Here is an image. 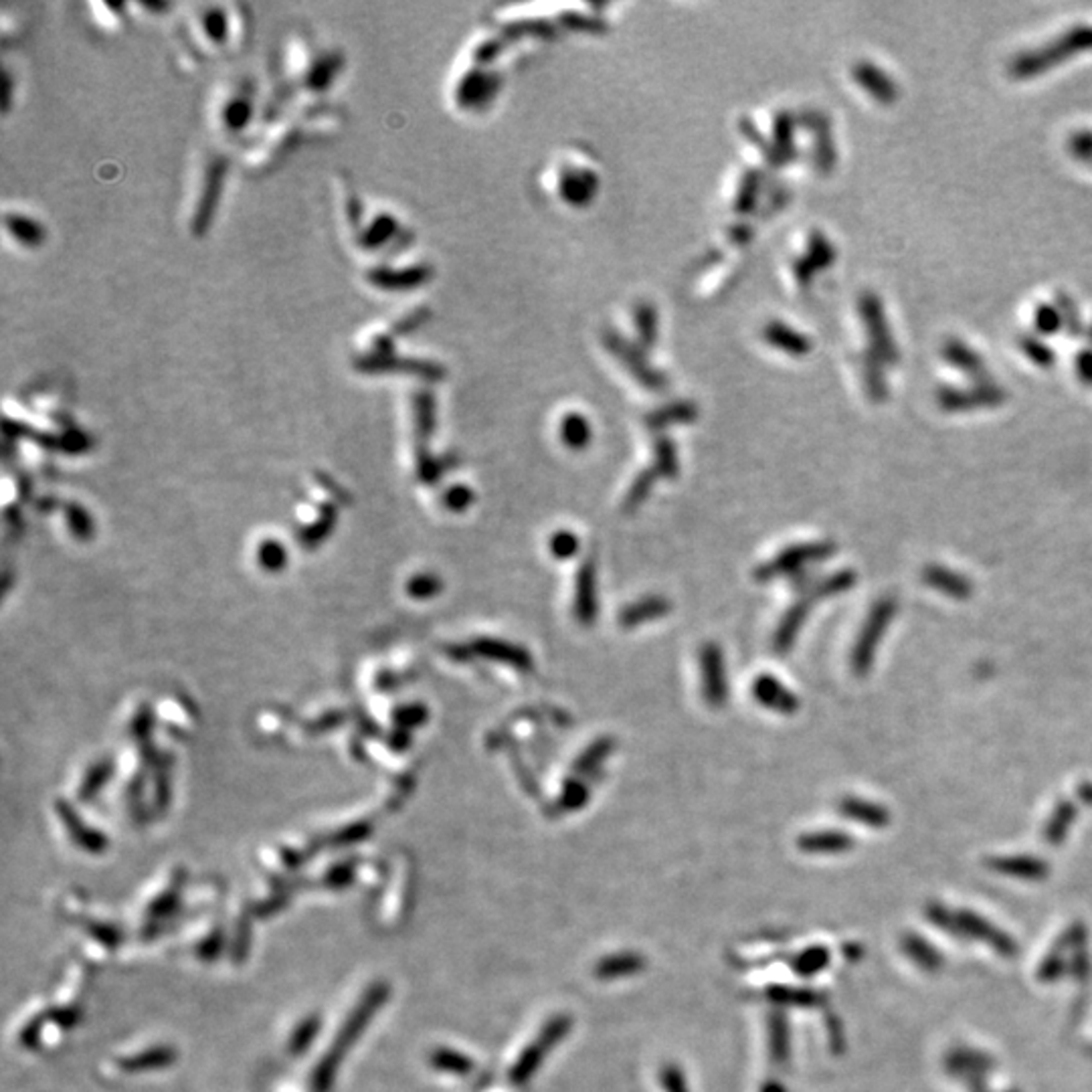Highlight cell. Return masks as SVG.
I'll return each mask as SVG.
<instances>
[{
  "mask_svg": "<svg viewBox=\"0 0 1092 1092\" xmlns=\"http://www.w3.org/2000/svg\"><path fill=\"white\" fill-rule=\"evenodd\" d=\"M1086 51H1092V25H1076L1052 41L1013 57L1009 73L1016 80H1028Z\"/></svg>",
  "mask_w": 1092,
  "mask_h": 1092,
  "instance_id": "6da1fadb",
  "label": "cell"
},
{
  "mask_svg": "<svg viewBox=\"0 0 1092 1092\" xmlns=\"http://www.w3.org/2000/svg\"><path fill=\"white\" fill-rule=\"evenodd\" d=\"M853 582H855L853 571H840V573H834L832 577H828L824 580H819L817 584H813L811 589H807L805 595L801 597V601L795 603L793 609L785 615L782 628H779L777 638H775V649L779 653H785L789 649L791 642L795 640V636L801 628V623L805 621V617H807V613H809V609L813 607L815 601L824 599V597H832V595H840V593L852 589Z\"/></svg>",
  "mask_w": 1092,
  "mask_h": 1092,
  "instance_id": "7a4b0ae2",
  "label": "cell"
},
{
  "mask_svg": "<svg viewBox=\"0 0 1092 1092\" xmlns=\"http://www.w3.org/2000/svg\"><path fill=\"white\" fill-rule=\"evenodd\" d=\"M896 611H899V601H896V597H892V595H884L872 605V609H870V613L864 621V626H862V632L853 644L852 657H850L852 672L855 676H866L870 672V668L874 664V657H876L878 644L882 642L884 632L892 623Z\"/></svg>",
  "mask_w": 1092,
  "mask_h": 1092,
  "instance_id": "3957f363",
  "label": "cell"
},
{
  "mask_svg": "<svg viewBox=\"0 0 1092 1092\" xmlns=\"http://www.w3.org/2000/svg\"><path fill=\"white\" fill-rule=\"evenodd\" d=\"M1007 399L1005 388H1001L993 378L984 382H973V386H943L937 393V401L943 411L965 413L975 409L999 407Z\"/></svg>",
  "mask_w": 1092,
  "mask_h": 1092,
  "instance_id": "277c9868",
  "label": "cell"
},
{
  "mask_svg": "<svg viewBox=\"0 0 1092 1092\" xmlns=\"http://www.w3.org/2000/svg\"><path fill=\"white\" fill-rule=\"evenodd\" d=\"M860 311L862 320L872 344V353L884 363V365H896L901 361V350L896 346L892 328L886 320L882 302L876 294H864L860 300Z\"/></svg>",
  "mask_w": 1092,
  "mask_h": 1092,
  "instance_id": "5b68a950",
  "label": "cell"
},
{
  "mask_svg": "<svg viewBox=\"0 0 1092 1092\" xmlns=\"http://www.w3.org/2000/svg\"><path fill=\"white\" fill-rule=\"evenodd\" d=\"M834 551H836V546L832 542H811V544L793 546V549L785 551L782 557L775 559L769 567H765L763 579H769V577H775V575L795 573L805 563H817V561H824V559L832 557Z\"/></svg>",
  "mask_w": 1092,
  "mask_h": 1092,
  "instance_id": "8992f818",
  "label": "cell"
},
{
  "mask_svg": "<svg viewBox=\"0 0 1092 1092\" xmlns=\"http://www.w3.org/2000/svg\"><path fill=\"white\" fill-rule=\"evenodd\" d=\"M943 359L955 367L957 371H961L963 375H967L973 382H984V380H991V375H990V369L986 365V361L982 359V355L978 353V350H973L969 344H965L963 340L959 338H949L943 346Z\"/></svg>",
  "mask_w": 1092,
  "mask_h": 1092,
  "instance_id": "52a82bcc",
  "label": "cell"
},
{
  "mask_svg": "<svg viewBox=\"0 0 1092 1092\" xmlns=\"http://www.w3.org/2000/svg\"><path fill=\"white\" fill-rule=\"evenodd\" d=\"M922 580L926 587L957 601H963L973 595V582L965 575L951 571L943 565H934V563L926 565L922 569Z\"/></svg>",
  "mask_w": 1092,
  "mask_h": 1092,
  "instance_id": "ba28073f",
  "label": "cell"
},
{
  "mask_svg": "<svg viewBox=\"0 0 1092 1092\" xmlns=\"http://www.w3.org/2000/svg\"><path fill=\"white\" fill-rule=\"evenodd\" d=\"M853 77L857 80V84H860L876 102L894 103L896 100H899V94H901L899 86H896V82L892 80V77L886 71H882L878 65L868 63V61L855 63Z\"/></svg>",
  "mask_w": 1092,
  "mask_h": 1092,
  "instance_id": "9c48e42d",
  "label": "cell"
},
{
  "mask_svg": "<svg viewBox=\"0 0 1092 1092\" xmlns=\"http://www.w3.org/2000/svg\"><path fill=\"white\" fill-rule=\"evenodd\" d=\"M702 678H705V694L711 705L718 707L726 696L722 657L717 646H707L702 649Z\"/></svg>",
  "mask_w": 1092,
  "mask_h": 1092,
  "instance_id": "30bf717a",
  "label": "cell"
},
{
  "mask_svg": "<svg viewBox=\"0 0 1092 1092\" xmlns=\"http://www.w3.org/2000/svg\"><path fill=\"white\" fill-rule=\"evenodd\" d=\"M755 696L765 707L779 711L784 715H793L797 711V698L784 684H779L771 676H761L755 682Z\"/></svg>",
  "mask_w": 1092,
  "mask_h": 1092,
  "instance_id": "8fae6325",
  "label": "cell"
},
{
  "mask_svg": "<svg viewBox=\"0 0 1092 1092\" xmlns=\"http://www.w3.org/2000/svg\"><path fill=\"white\" fill-rule=\"evenodd\" d=\"M840 811L852 819H857V822L868 824L870 828H882L888 822V813L882 805H876L864 799L846 797L840 803Z\"/></svg>",
  "mask_w": 1092,
  "mask_h": 1092,
  "instance_id": "7c38bea8",
  "label": "cell"
},
{
  "mask_svg": "<svg viewBox=\"0 0 1092 1092\" xmlns=\"http://www.w3.org/2000/svg\"><path fill=\"white\" fill-rule=\"evenodd\" d=\"M882 365L884 363L872 353V350H866L862 357V371H864L866 391L872 401H884L888 397V382H886Z\"/></svg>",
  "mask_w": 1092,
  "mask_h": 1092,
  "instance_id": "4fadbf2b",
  "label": "cell"
},
{
  "mask_svg": "<svg viewBox=\"0 0 1092 1092\" xmlns=\"http://www.w3.org/2000/svg\"><path fill=\"white\" fill-rule=\"evenodd\" d=\"M595 582H593V567L584 565V569L579 575L577 584V617L584 623L593 621L595 617Z\"/></svg>",
  "mask_w": 1092,
  "mask_h": 1092,
  "instance_id": "5bb4252c",
  "label": "cell"
},
{
  "mask_svg": "<svg viewBox=\"0 0 1092 1092\" xmlns=\"http://www.w3.org/2000/svg\"><path fill=\"white\" fill-rule=\"evenodd\" d=\"M1076 815V807L1070 803V801H1060L1057 805V811L1052 813L1050 822H1048V828H1046V838L1050 844H1060L1064 834L1068 832L1072 819Z\"/></svg>",
  "mask_w": 1092,
  "mask_h": 1092,
  "instance_id": "9a60e30c",
  "label": "cell"
},
{
  "mask_svg": "<svg viewBox=\"0 0 1092 1092\" xmlns=\"http://www.w3.org/2000/svg\"><path fill=\"white\" fill-rule=\"evenodd\" d=\"M1020 348L1024 350V355L1036 363L1038 367H1050L1055 365L1057 361V355H1055V348H1052L1050 344H1046L1040 336H1034V334H1022L1020 338Z\"/></svg>",
  "mask_w": 1092,
  "mask_h": 1092,
  "instance_id": "2e32d148",
  "label": "cell"
},
{
  "mask_svg": "<svg viewBox=\"0 0 1092 1092\" xmlns=\"http://www.w3.org/2000/svg\"><path fill=\"white\" fill-rule=\"evenodd\" d=\"M1062 326H1064V320L1057 304H1040L1034 309V328L1040 336L1057 334Z\"/></svg>",
  "mask_w": 1092,
  "mask_h": 1092,
  "instance_id": "e0dca14e",
  "label": "cell"
},
{
  "mask_svg": "<svg viewBox=\"0 0 1092 1092\" xmlns=\"http://www.w3.org/2000/svg\"><path fill=\"white\" fill-rule=\"evenodd\" d=\"M668 609L666 601L661 599H648V601H642L634 607H628L626 611H623V617H621V623L623 626H638V623L646 621V619H651V617H657Z\"/></svg>",
  "mask_w": 1092,
  "mask_h": 1092,
  "instance_id": "ac0fdd59",
  "label": "cell"
},
{
  "mask_svg": "<svg viewBox=\"0 0 1092 1092\" xmlns=\"http://www.w3.org/2000/svg\"><path fill=\"white\" fill-rule=\"evenodd\" d=\"M850 846H852V840L846 834H836V832L813 834L801 840V848L813 850V852H824V850L834 852V850H846Z\"/></svg>",
  "mask_w": 1092,
  "mask_h": 1092,
  "instance_id": "d6986e66",
  "label": "cell"
},
{
  "mask_svg": "<svg viewBox=\"0 0 1092 1092\" xmlns=\"http://www.w3.org/2000/svg\"><path fill=\"white\" fill-rule=\"evenodd\" d=\"M1057 307L1060 309L1062 314V320H1064V326L1068 328V332L1072 336H1080L1086 332L1084 324H1082V316H1080V309L1076 306V302L1072 300V296L1064 294V292H1057Z\"/></svg>",
  "mask_w": 1092,
  "mask_h": 1092,
  "instance_id": "ffe728a7",
  "label": "cell"
},
{
  "mask_svg": "<svg viewBox=\"0 0 1092 1092\" xmlns=\"http://www.w3.org/2000/svg\"><path fill=\"white\" fill-rule=\"evenodd\" d=\"M1070 152L1078 161L1092 156V130H1080L1070 136Z\"/></svg>",
  "mask_w": 1092,
  "mask_h": 1092,
  "instance_id": "44dd1931",
  "label": "cell"
},
{
  "mask_svg": "<svg viewBox=\"0 0 1092 1092\" xmlns=\"http://www.w3.org/2000/svg\"><path fill=\"white\" fill-rule=\"evenodd\" d=\"M551 546H553V553H555L557 557L569 559V557H573L575 551H577V538H575L571 532H559V534L553 538Z\"/></svg>",
  "mask_w": 1092,
  "mask_h": 1092,
  "instance_id": "7402d4cb",
  "label": "cell"
},
{
  "mask_svg": "<svg viewBox=\"0 0 1092 1092\" xmlns=\"http://www.w3.org/2000/svg\"><path fill=\"white\" fill-rule=\"evenodd\" d=\"M1076 375L1084 384L1092 386V348H1084L1076 355Z\"/></svg>",
  "mask_w": 1092,
  "mask_h": 1092,
  "instance_id": "603a6c76",
  "label": "cell"
},
{
  "mask_svg": "<svg viewBox=\"0 0 1092 1092\" xmlns=\"http://www.w3.org/2000/svg\"><path fill=\"white\" fill-rule=\"evenodd\" d=\"M1078 797L1084 801V803H1090L1092 805V784H1082L1078 787Z\"/></svg>",
  "mask_w": 1092,
  "mask_h": 1092,
  "instance_id": "cb8c5ba5",
  "label": "cell"
},
{
  "mask_svg": "<svg viewBox=\"0 0 1092 1092\" xmlns=\"http://www.w3.org/2000/svg\"><path fill=\"white\" fill-rule=\"evenodd\" d=\"M1084 334H1086V338H1088V342H1090V344H1092V324H1090V326H1088V328H1086V332H1084Z\"/></svg>",
  "mask_w": 1092,
  "mask_h": 1092,
  "instance_id": "d4e9b609",
  "label": "cell"
},
{
  "mask_svg": "<svg viewBox=\"0 0 1092 1092\" xmlns=\"http://www.w3.org/2000/svg\"><path fill=\"white\" fill-rule=\"evenodd\" d=\"M1080 163H1084L1086 167H1090V169H1092V156H1088V159H1082Z\"/></svg>",
  "mask_w": 1092,
  "mask_h": 1092,
  "instance_id": "484cf974",
  "label": "cell"
}]
</instances>
